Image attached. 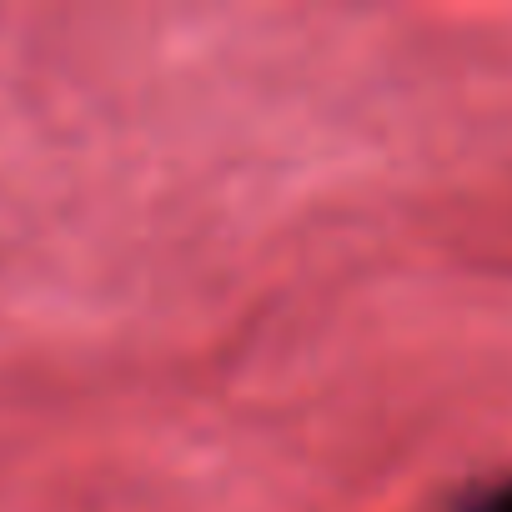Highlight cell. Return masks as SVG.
<instances>
[{
  "instance_id": "obj_1",
  "label": "cell",
  "mask_w": 512,
  "mask_h": 512,
  "mask_svg": "<svg viewBox=\"0 0 512 512\" xmlns=\"http://www.w3.org/2000/svg\"><path fill=\"white\" fill-rule=\"evenodd\" d=\"M462 512H512V482L507 487H492V492H477Z\"/></svg>"
}]
</instances>
